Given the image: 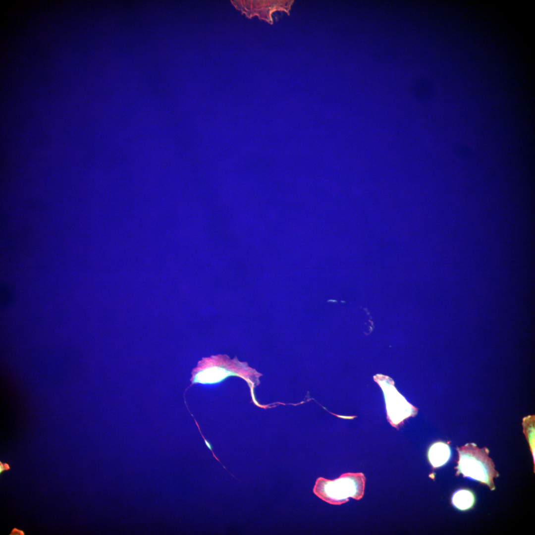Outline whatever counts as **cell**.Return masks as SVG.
Segmentation results:
<instances>
[{
    "mask_svg": "<svg viewBox=\"0 0 535 535\" xmlns=\"http://www.w3.org/2000/svg\"><path fill=\"white\" fill-rule=\"evenodd\" d=\"M450 455L449 446L443 442L433 443L428 452L429 461L432 466L435 468L444 465L449 459Z\"/></svg>",
    "mask_w": 535,
    "mask_h": 535,
    "instance_id": "4",
    "label": "cell"
},
{
    "mask_svg": "<svg viewBox=\"0 0 535 535\" xmlns=\"http://www.w3.org/2000/svg\"><path fill=\"white\" fill-rule=\"evenodd\" d=\"M9 469L10 467L7 464H2L1 462H0V473H1L4 471L8 470Z\"/></svg>",
    "mask_w": 535,
    "mask_h": 535,
    "instance_id": "7",
    "label": "cell"
},
{
    "mask_svg": "<svg viewBox=\"0 0 535 535\" xmlns=\"http://www.w3.org/2000/svg\"><path fill=\"white\" fill-rule=\"evenodd\" d=\"M452 502L459 510H465L470 508L474 503L473 494L467 489H460L453 495Z\"/></svg>",
    "mask_w": 535,
    "mask_h": 535,
    "instance_id": "5",
    "label": "cell"
},
{
    "mask_svg": "<svg viewBox=\"0 0 535 535\" xmlns=\"http://www.w3.org/2000/svg\"><path fill=\"white\" fill-rule=\"evenodd\" d=\"M365 477L362 473H346L330 480L322 477L317 479L314 493L322 500L339 505L349 497L360 499L364 493Z\"/></svg>",
    "mask_w": 535,
    "mask_h": 535,
    "instance_id": "1",
    "label": "cell"
},
{
    "mask_svg": "<svg viewBox=\"0 0 535 535\" xmlns=\"http://www.w3.org/2000/svg\"><path fill=\"white\" fill-rule=\"evenodd\" d=\"M374 379L383 391L388 418L392 425H398L405 419L416 414V409L398 392L390 377L376 374Z\"/></svg>",
    "mask_w": 535,
    "mask_h": 535,
    "instance_id": "3",
    "label": "cell"
},
{
    "mask_svg": "<svg viewBox=\"0 0 535 535\" xmlns=\"http://www.w3.org/2000/svg\"><path fill=\"white\" fill-rule=\"evenodd\" d=\"M459 461L457 468L465 477L484 483L494 488L493 479L497 472L488 456L486 448H479L474 443H468L458 448Z\"/></svg>",
    "mask_w": 535,
    "mask_h": 535,
    "instance_id": "2",
    "label": "cell"
},
{
    "mask_svg": "<svg viewBox=\"0 0 535 535\" xmlns=\"http://www.w3.org/2000/svg\"><path fill=\"white\" fill-rule=\"evenodd\" d=\"M10 535H24V532L20 530L19 529H17L16 528H14L12 530V531H11V534Z\"/></svg>",
    "mask_w": 535,
    "mask_h": 535,
    "instance_id": "8",
    "label": "cell"
},
{
    "mask_svg": "<svg viewBox=\"0 0 535 535\" xmlns=\"http://www.w3.org/2000/svg\"><path fill=\"white\" fill-rule=\"evenodd\" d=\"M14 292L10 287L6 285L0 286V306L4 309L9 306L13 301Z\"/></svg>",
    "mask_w": 535,
    "mask_h": 535,
    "instance_id": "6",
    "label": "cell"
}]
</instances>
